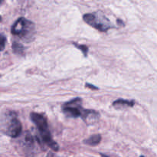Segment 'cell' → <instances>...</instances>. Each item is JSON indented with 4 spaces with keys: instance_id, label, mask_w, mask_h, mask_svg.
Listing matches in <instances>:
<instances>
[{
    "instance_id": "1",
    "label": "cell",
    "mask_w": 157,
    "mask_h": 157,
    "mask_svg": "<svg viewBox=\"0 0 157 157\" xmlns=\"http://www.w3.org/2000/svg\"><path fill=\"white\" fill-rule=\"evenodd\" d=\"M81 99L75 98L62 106V111L67 117H81L87 124H94L99 118V113L92 110H85L81 106Z\"/></svg>"
},
{
    "instance_id": "2",
    "label": "cell",
    "mask_w": 157,
    "mask_h": 157,
    "mask_svg": "<svg viewBox=\"0 0 157 157\" xmlns=\"http://www.w3.org/2000/svg\"><path fill=\"white\" fill-rule=\"evenodd\" d=\"M2 130L7 136L16 138L21 133V124L15 112H7L2 117Z\"/></svg>"
},
{
    "instance_id": "3",
    "label": "cell",
    "mask_w": 157,
    "mask_h": 157,
    "mask_svg": "<svg viewBox=\"0 0 157 157\" xmlns=\"http://www.w3.org/2000/svg\"><path fill=\"white\" fill-rule=\"evenodd\" d=\"M84 21L89 25L101 32H107L113 28L112 23L101 12L96 13H87L83 16Z\"/></svg>"
},
{
    "instance_id": "4",
    "label": "cell",
    "mask_w": 157,
    "mask_h": 157,
    "mask_svg": "<svg viewBox=\"0 0 157 157\" xmlns=\"http://www.w3.org/2000/svg\"><path fill=\"white\" fill-rule=\"evenodd\" d=\"M35 26L32 21L25 18H19L15 21L12 27V33L23 39L30 38L34 32Z\"/></svg>"
},
{
    "instance_id": "5",
    "label": "cell",
    "mask_w": 157,
    "mask_h": 157,
    "mask_svg": "<svg viewBox=\"0 0 157 157\" xmlns=\"http://www.w3.org/2000/svg\"><path fill=\"white\" fill-rule=\"evenodd\" d=\"M31 120L38 128L39 133L48 131V121L45 117L38 113H32L30 115Z\"/></svg>"
},
{
    "instance_id": "6",
    "label": "cell",
    "mask_w": 157,
    "mask_h": 157,
    "mask_svg": "<svg viewBox=\"0 0 157 157\" xmlns=\"http://www.w3.org/2000/svg\"><path fill=\"white\" fill-rule=\"evenodd\" d=\"M134 104L135 103L133 101H127V100H124V99H118L113 103V107H133Z\"/></svg>"
},
{
    "instance_id": "7",
    "label": "cell",
    "mask_w": 157,
    "mask_h": 157,
    "mask_svg": "<svg viewBox=\"0 0 157 157\" xmlns=\"http://www.w3.org/2000/svg\"><path fill=\"white\" fill-rule=\"evenodd\" d=\"M101 140V135L95 134V135H93V136H90L88 139L85 140L84 141V144H87V145L96 146L98 145V144H100Z\"/></svg>"
},
{
    "instance_id": "8",
    "label": "cell",
    "mask_w": 157,
    "mask_h": 157,
    "mask_svg": "<svg viewBox=\"0 0 157 157\" xmlns=\"http://www.w3.org/2000/svg\"><path fill=\"white\" fill-rule=\"evenodd\" d=\"M12 49L15 53L18 54V55H24V48L18 43L14 42L12 44Z\"/></svg>"
},
{
    "instance_id": "9",
    "label": "cell",
    "mask_w": 157,
    "mask_h": 157,
    "mask_svg": "<svg viewBox=\"0 0 157 157\" xmlns=\"http://www.w3.org/2000/svg\"><path fill=\"white\" fill-rule=\"evenodd\" d=\"M76 46L78 48H80L81 51H82V52L84 53V56H87V51H88L87 46H85V45H77V44H76Z\"/></svg>"
},
{
    "instance_id": "10",
    "label": "cell",
    "mask_w": 157,
    "mask_h": 157,
    "mask_svg": "<svg viewBox=\"0 0 157 157\" xmlns=\"http://www.w3.org/2000/svg\"><path fill=\"white\" fill-rule=\"evenodd\" d=\"M6 37H5V35H3V34H2L1 35V51L4 50L5 44H6Z\"/></svg>"
},
{
    "instance_id": "11",
    "label": "cell",
    "mask_w": 157,
    "mask_h": 157,
    "mask_svg": "<svg viewBox=\"0 0 157 157\" xmlns=\"http://www.w3.org/2000/svg\"><path fill=\"white\" fill-rule=\"evenodd\" d=\"M86 87H89L90 89H94V90H98V87H94V85H91V84H86Z\"/></svg>"
},
{
    "instance_id": "12",
    "label": "cell",
    "mask_w": 157,
    "mask_h": 157,
    "mask_svg": "<svg viewBox=\"0 0 157 157\" xmlns=\"http://www.w3.org/2000/svg\"><path fill=\"white\" fill-rule=\"evenodd\" d=\"M47 157H55V156H54V155L52 154V153H49L48 155V156H47Z\"/></svg>"
},
{
    "instance_id": "13",
    "label": "cell",
    "mask_w": 157,
    "mask_h": 157,
    "mask_svg": "<svg viewBox=\"0 0 157 157\" xmlns=\"http://www.w3.org/2000/svg\"><path fill=\"white\" fill-rule=\"evenodd\" d=\"M101 157H108L107 156H106V155H104V154H101Z\"/></svg>"
},
{
    "instance_id": "14",
    "label": "cell",
    "mask_w": 157,
    "mask_h": 157,
    "mask_svg": "<svg viewBox=\"0 0 157 157\" xmlns=\"http://www.w3.org/2000/svg\"><path fill=\"white\" fill-rule=\"evenodd\" d=\"M140 157H144V156H141Z\"/></svg>"
}]
</instances>
